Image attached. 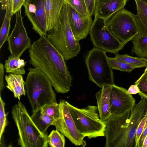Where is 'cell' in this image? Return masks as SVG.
<instances>
[{
  "label": "cell",
  "mask_w": 147,
  "mask_h": 147,
  "mask_svg": "<svg viewBox=\"0 0 147 147\" xmlns=\"http://www.w3.org/2000/svg\"><path fill=\"white\" fill-rule=\"evenodd\" d=\"M59 104L60 117L58 119L55 121L53 125L75 145L85 146L86 144L84 140L85 137L78 131L68 109L67 101L61 100Z\"/></svg>",
  "instance_id": "cell-9"
},
{
  "label": "cell",
  "mask_w": 147,
  "mask_h": 147,
  "mask_svg": "<svg viewBox=\"0 0 147 147\" xmlns=\"http://www.w3.org/2000/svg\"><path fill=\"white\" fill-rule=\"evenodd\" d=\"M68 109L79 132L89 139L105 136L106 125L100 119L97 106L80 109L67 101Z\"/></svg>",
  "instance_id": "cell-5"
},
{
  "label": "cell",
  "mask_w": 147,
  "mask_h": 147,
  "mask_svg": "<svg viewBox=\"0 0 147 147\" xmlns=\"http://www.w3.org/2000/svg\"><path fill=\"white\" fill-rule=\"evenodd\" d=\"M2 10H6L7 5V0H0Z\"/></svg>",
  "instance_id": "cell-38"
},
{
  "label": "cell",
  "mask_w": 147,
  "mask_h": 147,
  "mask_svg": "<svg viewBox=\"0 0 147 147\" xmlns=\"http://www.w3.org/2000/svg\"><path fill=\"white\" fill-rule=\"evenodd\" d=\"M112 86L105 85L95 95L99 117L104 122L112 115L110 105V94Z\"/></svg>",
  "instance_id": "cell-18"
},
{
  "label": "cell",
  "mask_w": 147,
  "mask_h": 147,
  "mask_svg": "<svg viewBox=\"0 0 147 147\" xmlns=\"http://www.w3.org/2000/svg\"><path fill=\"white\" fill-rule=\"evenodd\" d=\"M17 127L18 144L22 147H48L47 135L41 133L32 121L26 107L20 101L11 111Z\"/></svg>",
  "instance_id": "cell-3"
},
{
  "label": "cell",
  "mask_w": 147,
  "mask_h": 147,
  "mask_svg": "<svg viewBox=\"0 0 147 147\" xmlns=\"http://www.w3.org/2000/svg\"><path fill=\"white\" fill-rule=\"evenodd\" d=\"M147 110V101L141 97L139 102L135 104L130 111L128 126L118 147H134L136 130Z\"/></svg>",
  "instance_id": "cell-12"
},
{
  "label": "cell",
  "mask_w": 147,
  "mask_h": 147,
  "mask_svg": "<svg viewBox=\"0 0 147 147\" xmlns=\"http://www.w3.org/2000/svg\"><path fill=\"white\" fill-rule=\"evenodd\" d=\"M146 113L147 117L146 122L137 147H142L144 140L147 135V110Z\"/></svg>",
  "instance_id": "cell-35"
},
{
  "label": "cell",
  "mask_w": 147,
  "mask_h": 147,
  "mask_svg": "<svg viewBox=\"0 0 147 147\" xmlns=\"http://www.w3.org/2000/svg\"><path fill=\"white\" fill-rule=\"evenodd\" d=\"M106 25L112 34L125 45L138 34L136 15L124 8L107 20Z\"/></svg>",
  "instance_id": "cell-7"
},
{
  "label": "cell",
  "mask_w": 147,
  "mask_h": 147,
  "mask_svg": "<svg viewBox=\"0 0 147 147\" xmlns=\"http://www.w3.org/2000/svg\"><path fill=\"white\" fill-rule=\"evenodd\" d=\"M127 91L129 93L131 94L138 93L140 91L139 87L137 85L135 84L131 85Z\"/></svg>",
  "instance_id": "cell-37"
},
{
  "label": "cell",
  "mask_w": 147,
  "mask_h": 147,
  "mask_svg": "<svg viewBox=\"0 0 147 147\" xmlns=\"http://www.w3.org/2000/svg\"><path fill=\"white\" fill-rule=\"evenodd\" d=\"M45 0H26L23 4L25 13L30 21L32 29L40 36H47Z\"/></svg>",
  "instance_id": "cell-13"
},
{
  "label": "cell",
  "mask_w": 147,
  "mask_h": 147,
  "mask_svg": "<svg viewBox=\"0 0 147 147\" xmlns=\"http://www.w3.org/2000/svg\"><path fill=\"white\" fill-rule=\"evenodd\" d=\"M28 51L30 63L47 76L56 92L67 93L72 86V76L63 57L47 36H40Z\"/></svg>",
  "instance_id": "cell-1"
},
{
  "label": "cell",
  "mask_w": 147,
  "mask_h": 147,
  "mask_svg": "<svg viewBox=\"0 0 147 147\" xmlns=\"http://www.w3.org/2000/svg\"><path fill=\"white\" fill-rule=\"evenodd\" d=\"M31 118L38 129L43 134L46 133L49 127L53 125L55 120L52 117L42 113L41 109L33 112Z\"/></svg>",
  "instance_id": "cell-21"
},
{
  "label": "cell",
  "mask_w": 147,
  "mask_h": 147,
  "mask_svg": "<svg viewBox=\"0 0 147 147\" xmlns=\"http://www.w3.org/2000/svg\"><path fill=\"white\" fill-rule=\"evenodd\" d=\"M41 110L42 113L52 117L55 120L59 117V105L57 102L46 105L41 109Z\"/></svg>",
  "instance_id": "cell-27"
},
{
  "label": "cell",
  "mask_w": 147,
  "mask_h": 147,
  "mask_svg": "<svg viewBox=\"0 0 147 147\" xmlns=\"http://www.w3.org/2000/svg\"><path fill=\"white\" fill-rule=\"evenodd\" d=\"M134 83L139 88V95L147 101V80L142 74Z\"/></svg>",
  "instance_id": "cell-31"
},
{
  "label": "cell",
  "mask_w": 147,
  "mask_h": 147,
  "mask_svg": "<svg viewBox=\"0 0 147 147\" xmlns=\"http://www.w3.org/2000/svg\"><path fill=\"white\" fill-rule=\"evenodd\" d=\"M137 14L136 17L139 30L138 35H147V3L141 0H134Z\"/></svg>",
  "instance_id": "cell-20"
},
{
  "label": "cell",
  "mask_w": 147,
  "mask_h": 147,
  "mask_svg": "<svg viewBox=\"0 0 147 147\" xmlns=\"http://www.w3.org/2000/svg\"><path fill=\"white\" fill-rule=\"evenodd\" d=\"M8 0H7V1H8Z\"/></svg>",
  "instance_id": "cell-42"
},
{
  "label": "cell",
  "mask_w": 147,
  "mask_h": 147,
  "mask_svg": "<svg viewBox=\"0 0 147 147\" xmlns=\"http://www.w3.org/2000/svg\"><path fill=\"white\" fill-rule=\"evenodd\" d=\"M26 0H12V13L13 15L21 9Z\"/></svg>",
  "instance_id": "cell-33"
},
{
  "label": "cell",
  "mask_w": 147,
  "mask_h": 147,
  "mask_svg": "<svg viewBox=\"0 0 147 147\" xmlns=\"http://www.w3.org/2000/svg\"><path fill=\"white\" fill-rule=\"evenodd\" d=\"M142 147H147V135L144 140Z\"/></svg>",
  "instance_id": "cell-39"
},
{
  "label": "cell",
  "mask_w": 147,
  "mask_h": 147,
  "mask_svg": "<svg viewBox=\"0 0 147 147\" xmlns=\"http://www.w3.org/2000/svg\"><path fill=\"white\" fill-rule=\"evenodd\" d=\"M141 0L147 3V0Z\"/></svg>",
  "instance_id": "cell-41"
},
{
  "label": "cell",
  "mask_w": 147,
  "mask_h": 147,
  "mask_svg": "<svg viewBox=\"0 0 147 147\" xmlns=\"http://www.w3.org/2000/svg\"><path fill=\"white\" fill-rule=\"evenodd\" d=\"M5 79L6 87L13 93L16 98L20 100L22 95H26L25 82L22 75L9 74L5 76Z\"/></svg>",
  "instance_id": "cell-19"
},
{
  "label": "cell",
  "mask_w": 147,
  "mask_h": 147,
  "mask_svg": "<svg viewBox=\"0 0 147 147\" xmlns=\"http://www.w3.org/2000/svg\"><path fill=\"white\" fill-rule=\"evenodd\" d=\"M65 1L82 15L86 16H91L89 13L84 0H65Z\"/></svg>",
  "instance_id": "cell-29"
},
{
  "label": "cell",
  "mask_w": 147,
  "mask_h": 147,
  "mask_svg": "<svg viewBox=\"0 0 147 147\" xmlns=\"http://www.w3.org/2000/svg\"><path fill=\"white\" fill-rule=\"evenodd\" d=\"M15 14V25L7 41L8 49L11 55L15 57H21L24 52L29 49L32 44L23 24L21 9Z\"/></svg>",
  "instance_id": "cell-10"
},
{
  "label": "cell",
  "mask_w": 147,
  "mask_h": 147,
  "mask_svg": "<svg viewBox=\"0 0 147 147\" xmlns=\"http://www.w3.org/2000/svg\"><path fill=\"white\" fill-rule=\"evenodd\" d=\"M90 15L94 14L96 0H84Z\"/></svg>",
  "instance_id": "cell-34"
},
{
  "label": "cell",
  "mask_w": 147,
  "mask_h": 147,
  "mask_svg": "<svg viewBox=\"0 0 147 147\" xmlns=\"http://www.w3.org/2000/svg\"><path fill=\"white\" fill-rule=\"evenodd\" d=\"M132 42L131 52L139 57L147 58V35H138Z\"/></svg>",
  "instance_id": "cell-23"
},
{
  "label": "cell",
  "mask_w": 147,
  "mask_h": 147,
  "mask_svg": "<svg viewBox=\"0 0 147 147\" xmlns=\"http://www.w3.org/2000/svg\"><path fill=\"white\" fill-rule=\"evenodd\" d=\"M5 103L0 95V138L3 136L5 128L7 125V114L5 111Z\"/></svg>",
  "instance_id": "cell-30"
},
{
  "label": "cell",
  "mask_w": 147,
  "mask_h": 147,
  "mask_svg": "<svg viewBox=\"0 0 147 147\" xmlns=\"http://www.w3.org/2000/svg\"><path fill=\"white\" fill-rule=\"evenodd\" d=\"M4 67L2 63L0 64V92L5 87L3 77L4 73Z\"/></svg>",
  "instance_id": "cell-36"
},
{
  "label": "cell",
  "mask_w": 147,
  "mask_h": 147,
  "mask_svg": "<svg viewBox=\"0 0 147 147\" xmlns=\"http://www.w3.org/2000/svg\"><path fill=\"white\" fill-rule=\"evenodd\" d=\"M129 0H96L95 17L107 20L120 10L124 8Z\"/></svg>",
  "instance_id": "cell-16"
},
{
  "label": "cell",
  "mask_w": 147,
  "mask_h": 147,
  "mask_svg": "<svg viewBox=\"0 0 147 147\" xmlns=\"http://www.w3.org/2000/svg\"><path fill=\"white\" fill-rule=\"evenodd\" d=\"M65 1V0H45V12L47 32L57 24Z\"/></svg>",
  "instance_id": "cell-17"
},
{
  "label": "cell",
  "mask_w": 147,
  "mask_h": 147,
  "mask_svg": "<svg viewBox=\"0 0 147 147\" xmlns=\"http://www.w3.org/2000/svg\"><path fill=\"white\" fill-rule=\"evenodd\" d=\"M106 53L94 47L87 53L85 57L89 80L101 88L105 84H114L113 69Z\"/></svg>",
  "instance_id": "cell-6"
},
{
  "label": "cell",
  "mask_w": 147,
  "mask_h": 147,
  "mask_svg": "<svg viewBox=\"0 0 147 147\" xmlns=\"http://www.w3.org/2000/svg\"><path fill=\"white\" fill-rule=\"evenodd\" d=\"M67 13L69 23L75 39L79 41L85 39L89 34L92 24V16L82 15L68 4Z\"/></svg>",
  "instance_id": "cell-15"
},
{
  "label": "cell",
  "mask_w": 147,
  "mask_h": 147,
  "mask_svg": "<svg viewBox=\"0 0 147 147\" xmlns=\"http://www.w3.org/2000/svg\"><path fill=\"white\" fill-rule=\"evenodd\" d=\"M48 144L51 147H64L65 136L57 129L53 130L47 136Z\"/></svg>",
  "instance_id": "cell-26"
},
{
  "label": "cell",
  "mask_w": 147,
  "mask_h": 147,
  "mask_svg": "<svg viewBox=\"0 0 147 147\" xmlns=\"http://www.w3.org/2000/svg\"><path fill=\"white\" fill-rule=\"evenodd\" d=\"M146 115L145 113L144 115L139 123L136 130L134 147H137V146L146 122Z\"/></svg>",
  "instance_id": "cell-32"
},
{
  "label": "cell",
  "mask_w": 147,
  "mask_h": 147,
  "mask_svg": "<svg viewBox=\"0 0 147 147\" xmlns=\"http://www.w3.org/2000/svg\"><path fill=\"white\" fill-rule=\"evenodd\" d=\"M115 55L114 57L115 59L125 62L135 68L146 67L147 66V59L146 58L134 57L127 54L120 55L117 53Z\"/></svg>",
  "instance_id": "cell-25"
},
{
  "label": "cell",
  "mask_w": 147,
  "mask_h": 147,
  "mask_svg": "<svg viewBox=\"0 0 147 147\" xmlns=\"http://www.w3.org/2000/svg\"><path fill=\"white\" fill-rule=\"evenodd\" d=\"M146 67V68L142 75L147 80V66Z\"/></svg>",
  "instance_id": "cell-40"
},
{
  "label": "cell",
  "mask_w": 147,
  "mask_h": 147,
  "mask_svg": "<svg viewBox=\"0 0 147 147\" xmlns=\"http://www.w3.org/2000/svg\"><path fill=\"white\" fill-rule=\"evenodd\" d=\"M28 70L25 86L32 112L46 105L57 102L55 93L47 76L35 68H30Z\"/></svg>",
  "instance_id": "cell-4"
},
{
  "label": "cell",
  "mask_w": 147,
  "mask_h": 147,
  "mask_svg": "<svg viewBox=\"0 0 147 147\" xmlns=\"http://www.w3.org/2000/svg\"><path fill=\"white\" fill-rule=\"evenodd\" d=\"M108 61L111 67L116 69L127 72H130L135 69L133 66L122 61L118 60L114 57H108Z\"/></svg>",
  "instance_id": "cell-28"
},
{
  "label": "cell",
  "mask_w": 147,
  "mask_h": 147,
  "mask_svg": "<svg viewBox=\"0 0 147 147\" xmlns=\"http://www.w3.org/2000/svg\"><path fill=\"white\" fill-rule=\"evenodd\" d=\"M13 15L12 6L7 5L5 17L0 30V49L7 41L10 28V22Z\"/></svg>",
  "instance_id": "cell-24"
},
{
  "label": "cell",
  "mask_w": 147,
  "mask_h": 147,
  "mask_svg": "<svg viewBox=\"0 0 147 147\" xmlns=\"http://www.w3.org/2000/svg\"><path fill=\"white\" fill-rule=\"evenodd\" d=\"M106 22L95 17L89 33L91 40L94 47L116 54L123 49L125 45L109 30Z\"/></svg>",
  "instance_id": "cell-8"
},
{
  "label": "cell",
  "mask_w": 147,
  "mask_h": 147,
  "mask_svg": "<svg viewBox=\"0 0 147 147\" xmlns=\"http://www.w3.org/2000/svg\"><path fill=\"white\" fill-rule=\"evenodd\" d=\"M130 111L111 115L104 121L106 125L105 147H118L128 126Z\"/></svg>",
  "instance_id": "cell-11"
},
{
  "label": "cell",
  "mask_w": 147,
  "mask_h": 147,
  "mask_svg": "<svg viewBox=\"0 0 147 147\" xmlns=\"http://www.w3.org/2000/svg\"><path fill=\"white\" fill-rule=\"evenodd\" d=\"M47 32L48 39L61 54L65 60L77 56L80 53L79 41L75 38L70 27L67 16V4L65 1L57 24Z\"/></svg>",
  "instance_id": "cell-2"
},
{
  "label": "cell",
  "mask_w": 147,
  "mask_h": 147,
  "mask_svg": "<svg viewBox=\"0 0 147 147\" xmlns=\"http://www.w3.org/2000/svg\"><path fill=\"white\" fill-rule=\"evenodd\" d=\"M135 99L127 90L115 84L112 86L110 105L112 115L131 111L135 105Z\"/></svg>",
  "instance_id": "cell-14"
},
{
  "label": "cell",
  "mask_w": 147,
  "mask_h": 147,
  "mask_svg": "<svg viewBox=\"0 0 147 147\" xmlns=\"http://www.w3.org/2000/svg\"><path fill=\"white\" fill-rule=\"evenodd\" d=\"M26 62L20 57H16L11 55L5 62L4 68L6 72L9 74L24 75L26 71L24 67Z\"/></svg>",
  "instance_id": "cell-22"
}]
</instances>
